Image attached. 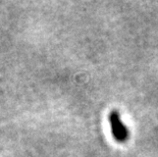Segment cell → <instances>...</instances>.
<instances>
[{
	"label": "cell",
	"mask_w": 158,
	"mask_h": 157,
	"mask_svg": "<svg viewBox=\"0 0 158 157\" xmlns=\"http://www.w3.org/2000/svg\"><path fill=\"white\" fill-rule=\"evenodd\" d=\"M109 123L114 139L120 143L126 142L129 137V131H127V126L123 125L119 113L116 110H112L109 113Z\"/></svg>",
	"instance_id": "obj_1"
}]
</instances>
